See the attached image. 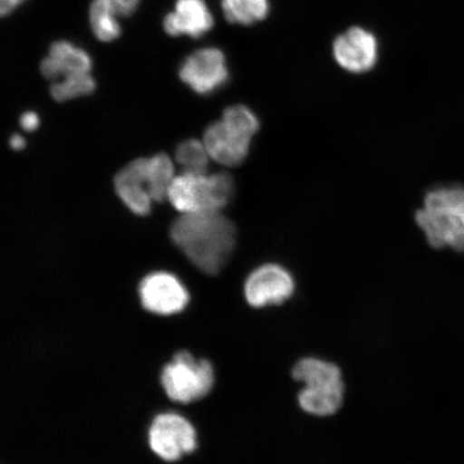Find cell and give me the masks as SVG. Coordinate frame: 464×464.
Wrapping results in <instances>:
<instances>
[{
  "mask_svg": "<svg viewBox=\"0 0 464 464\" xmlns=\"http://www.w3.org/2000/svg\"><path fill=\"white\" fill-rule=\"evenodd\" d=\"M172 160L165 153L156 154L147 159L148 188L150 198L155 202H164L176 179Z\"/></svg>",
  "mask_w": 464,
  "mask_h": 464,
  "instance_id": "15",
  "label": "cell"
},
{
  "mask_svg": "<svg viewBox=\"0 0 464 464\" xmlns=\"http://www.w3.org/2000/svg\"><path fill=\"white\" fill-rule=\"evenodd\" d=\"M39 121L37 113L27 111L23 113L21 116L20 123L23 130H25L26 131H34L38 129Z\"/></svg>",
  "mask_w": 464,
  "mask_h": 464,
  "instance_id": "21",
  "label": "cell"
},
{
  "mask_svg": "<svg viewBox=\"0 0 464 464\" xmlns=\"http://www.w3.org/2000/svg\"><path fill=\"white\" fill-rule=\"evenodd\" d=\"M96 89L94 79L91 73L75 74L63 78L62 82L51 86V96L58 102L74 100L81 96L92 94Z\"/></svg>",
  "mask_w": 464,
  "mask_h": 464,
  "instance_id": "19",
  "label": "cell"
},
{
  "mask_svg": "<svg viewBox=\"0 0 464 464\" xmlns=\"http://www.w3.org/2000/svg\"><path fill=\"white\" fill-rule=\"evenodd\" d=\"M170 236L190 263L208 276L224 269L237 242L235 225L222 212L181 214L174 220Z\"/></svg>",
  "mask_w": 464,
  "mask_h": 464,
  "instance_id": "1",
  "label": "cell"
},
{
  "mask_svg": "<svg viewBox=\"0 0 464 464\" xmlns=\"http://www.w3.org/2000/svg\"><path fill=\"white\" fill-rule=\"evenodd\" d=\"M294 290L292 275L283 266L274 264L261 266L253 271L245 286L248 304L256 309L285 303L292 297Z\"/></svg>",
  "mask_w": 464,
  "mask_h": 464,
  "instance_id": "9",
  "label": "cell"
},
{
  "mask_svg": "<svg viewBox=\"0 0 464 464\" xmlns=\"http://www.w3.org/2000/svg\"><path fill=\"white\" fill-rule=\"evenodd\" d=\"M118 15L130 16L138 8L140 0H111Z\"/></svg>",
  "mask_w": 464,
  "mask_h": 464,
  "instance_id": "20",
  "label": "cell"
},
{
  "mask_svg": "<svg viewBox=\"0 0 464 464\" xmlns=\"http://www.w3.org/2000/svg\"><path fill=\"white\" fill-rule=\"evenodd\" d=\"M149 444L162 460L173 462L197 449V433L183 416L171 411L162 413L150 423Z\"/></svg>",
  "mask_w": 464,
  "mask_h": 464,
  "instance_id": "7",
  "label": "cell"
},
{
  "mask_svg": "<svg viewBox=\"0 0 464 464\" xmlns=\"http://www.w3.org/2000/svg\"><path fill=\"white\" fill-rule=\"evenodd\" d=\"M116 194L136 216L150 212L152 198L149 194L147 159H137L127 164L114 178Z\"/></svg>",
  "mask_w": 464,
  "mask_h": 464,
  "instance_id": "12",
  "label": "cell"
},
{
  "mask_svg": "<svg viewBox=\"0 0 464 464\" xmlns=\"http://www.w3.org/2000/svg\"><path fill=\"white\" fill-rule=\"evenodd\" d=\"M145 310L158 315L177 314L189 301L188 289L179 278L166 272H155L145 276L139 286Z\"/></svg>",
  "mask_w": 464,
  "mask_h": 464,
  "instance_id": "10",
  "label": "cell"
},
{
  "mask_svg": "<svg viewBox=\"0 0 464 464\" xmlns=\"http://www.w3.org/2000/svg\"><path fill=\"white\" fill-rule=\"evenodd\" d=\"M179 79L200 95H210L229 78L227 63L222 51L205 48L194 52L182 63Z\"/></svg>",
  "mask_w": 464,
  "mask_h": 464,
  "instance_id": "8",
  "label": "cell"
},
{
  "mask_svg": "<svg viewBox=\"0 0 464 464\" xmlns=\"http://www.w3.org/2000/svg\"><path fill=\"white\" fill-rule=\"evenodd\" d=\"M116 11L111 0H92L90 21L92 33L102 43H111L121 36V29L116 20Z\"/></svg>",
  "mask_w": 464,
  "mask_h": 464,
  "instance_id": "16",
  "label": "cell"
},
{
  "mask_svg": "<svg viewBox=\"0 0 464 464\" xmlns=\"http://www.w3.org/2000/svg\"><path fill=\"white\" fill-rule=\"evenodd\" d=\"M259 121L251 110L236 104L225 110L223 119L208 127L203 144L211 160L225 167L240 166L247 158Z\"/></svg>",
  "mask_w": 464,
  "mask_h": 464,
  "instance_id": "3",
  "label": "cell"
},
{
  "mask_svg": "<svg viewBox=\"0 0 464 464\" xmlns=\"http://www.w3.org/2000/svg\"><path fill=\"white\" fill-rule=\"evenodd\" d=\"M92 67V58L85 50L61 40L52 44L48 56L40 63V72L46 79L56 80L60 77L91 73Z\"/></svg>",
  "mask_w": 464,
  "mask_h": 464,
  "instance_id": "14",
  "label": "cell"
},
{
  "mask_svg": "<svg viewBox=\"0 0 464 464\" xmlns=\"http://www.w3.org/2000/svg\"><path fill=\"white\" fill-rule=\"evenodd\" d=\"M226 20L231 24L252 25L269 13V0H222Z\"/></svg>",
  "mask_w": 464,
  "mask_h": 464,
  "instance_id": "17",
  "label": "cell"
},
{
  "mask_svg": "<svg viewBox=\"0 0 464 464\" xmlns=\"http://www.w3.org/2000/svg\"><path fill=\"white\" fill-rule=\"evenodd\" d=\"M25 144H26V142H25L24 139H23L22 136L14 135L10 139L11 148H13L15 150H20L22 149H24Z\"/></svg>",
  "mask_w": 464,
  "mask_h": 464,
  "instance_id": "23",
  "label": "cell"
},
{
  "mask_svg": "<svg viewBox=\"0 0 464 464\" xmlns=\"http://www.w3.org/2000/svg\"><path fill=\"white\" fill-rule=\"evenodd\" d=\"M214 20L205 0H178L176 11L164 20L165 32L172 37L188 34L199 38L211 31Z\"/></svg>",
  "mask_w": 464,
  "mask_h": 464,
  "instance_id": "13",
  "label": "cell"
},
{
  "mask_svg": "<svg viewBox=\"0 0 464 464\" xmlns=\"http://www.w3.org/2000/svg\"><path fill=\"white\" fill-rule=\"evenodd\" d=\"M210 160L205 144L196 139L182 142L176 150V161L181 167V173L207 174Z\"/></svg>",
  "mask_w": 464,
  "mask_h": 464,
  "instance_id": "18",
  "label": "cell"
},
{
  "mask_svg": "<svg viewBox=\"0 0 464 464\" xmlns=\"http://www.w3.org/2000/svg\"><path fill=\"white\" fill-rule=\"evenodd\" d=\"M234 179L227 172L181 173L173 179L168 200L181 214L222 212L234 196Z\"/></svg>",
  "mask_w": 464,
  "mask_h": 464,
  "instance_id": "5",
  "label": "cell"
},
{
  "mask_svg": "<svg viewBox=\"0 0 464 464\" xmlns=\"http://www.w3.org/2000/svg\"><path fill=\"white\" fill-rule=\"evenodd\" d=\"M334 55L344 71L367 72L375 66L379 44L372 33L362 27H352L334 40Z\"/></svg>",
  "mask_w": 464,
  "mask_h": 464,
  "instance_id": "11",
  "label": "cell"
},
{
  "mask_svg": "<svg viewBox=\"0 0 464 464\" xmlns=\"http://www.w3.org/2000/svg\"><path fill=\"white\" fill-rule=\"evenodd\" d=\"M293 377L304 384L298 394L300 408L318 417L334 415L343 404L344 382L338 365L317 358L295 364Z\"/></svg>",
  "mask_w": 464,
  "mask_h": 464,
  "instance_id": "4",
  "label": "cell"
},
{
  "mask_svg": "<svg viewBox=\"0 0 464 464\" xmlns=\"http://www.w3.org/2000/svg\"><path fill=\"white\" fill-rule=\"evenodd\" d=\"M24 2L25 0H0V14L3 16L8 15Z\"/></svg>",
  "mask_w": 464,
  "mask_h": 464,
  "instance_id": "22",
  "label": "cell"
},
{
  "mask_svg": "<svg viewBox=\"0 0 464 464\" xmlns=\"http://www.w3.org/2000/svg\"><path fill=\"white\" fill-rule=\"evenodd\" d=\"M416 222L432 247L464 252V188L446 185L429 190Z\"/></svg>",
  "mask_w": 464,
  "mask_h": 464,
  "instance_id": "2",
  "label": "cell"
},
{
  "mask_svg": "<svg viewBox=\"0 0 464 464\" xmlns=\"http://www.w3.org/2000/svg\"><path fill=\"white\" fill-rule=\"evenodd\" d=\"M160 382L172 401L191 403L212 391L216 373L207 359L197 361L190 353L182 351L161 370Z\"/></svg>",
  "mask_w": 464,
  "mask_h": 464,
  "instance_id": "6",
  "label": "cell"
}]
</instances>
